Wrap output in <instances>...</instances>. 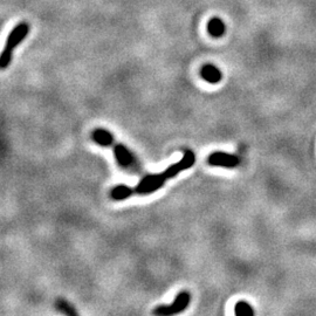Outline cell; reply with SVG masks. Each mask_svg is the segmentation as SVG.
<instances>
[{"instance_id":"obj_4","label":"cell","mask_w":316,"mask_h":316,"mask_svg":"<svg viewBox=\"0 0 316 316\" xmlns=\"http://www.w3.org/2000/svg\"><path fill=\"white\" fill-rule=\"evenodd\" d=\"M207 162L212 167H220L225 169H234L240 164V160L238 156L223 152V151H216V152L211 153L207 158Z\"/></svg>"},{"instance_id":"obj_6","label":"cell","mask_w":316,"mask_h":316,"mask_svg":"<svg viewBox=\"0 0 316 316\" xmlns=\"http://www.w3.org/2000/svg\"><path fill=\"white\" fill-rule=\"evenodd\" d=\"M200 75H202V77L206 81V82H209L211 84L219 83L221 79H223L221 70L213 65L204 66L202 70H200Z\"/></svg>"},{"instance_id":"obj_11","label":"cell","mask_w":316,"mask_h":316,"mask_svg":"<svg viewBox=\"0 0 316 316\" xmlns=\"http://www.w3.org/2000/svg\"><path fill=\"white\" fill-rule=\"evenodd\" d=\"M234 312L237 316H252L255 314L252 305L246 301H239L234 307Z\"/></svg>"},{"instance_id":"obj_9","label":"cell","mask_w":316,"mask_h":316,"mask_svg":"<svg viewBox=\"0 0 316 316\" xmlns=\"http://www.w3.org/2000/svg\"><path fill=\"white\" fill-rule=\"evenodd\" d=\"M207 31H209L210 35H212L213 38H220L226 32V27H225V24L220 19L214 18V19L210 20V23L207 24Z\"/></svg>"},{"instance_id":"obj_1","label":"cell","mask_w":316,"mask_h":316,"mask_svg":"<svg viewBox=\"0 0 316 316\" xmlns=\"http://www.w3.org/2000/svg\"><path fill=\"white\" fill-rule=\"evenodd\" d=\"M196 163V154L191 150H185L183 154L182 160L177 163L172 164L169 167L167 170H164L162 174H151L146 175L140 179L138 184L133 189V193L139 196L151 195V193L158 191L162 189L165 184V182L169 179L176 177L181 172L188 170L192 168L193 164Z\"/></svg>"},{"instance_id":"obj_8","label":"cell","mask_w":316,"mask_h":316,"mask_svg":"<svg viewBox=\"0 0 316 316\" xmlns=\"http://www.w3.org/2000/svg\"><path fill=\"white\" fill-rule=\"evenodd\" d=\"M133 195H135V193H133V189L124 184L115 186V188L110 191V197L114 200H117V202L128 199Z\"/></svg>"},{"instance_id":"obj_2","label":"cell","mask_w":316,"mask_h":316,"mask_svg":"<svg viewBox=\"0 0 316 316\" xmlns=\"http://www.w3.org/2000/svg\"><path fill=\"white\" fill-rule=\"evenodd\" d=\"M31 31V25L27 23H20L11 31L6 40L5 48L0 56V68L6 69L11 65L13 59V52L25 39L27 38L28 33Z\"/></svg>"},{"instance_id":"obj_3","label":"cell","mask_w":316,"mask_h":316,"mask_svg":"<svg viewBox=\"0 0 316 316\" xmlns=\"http://www.w3.org/2000/svg\"><path fill=\"white\" fill-rule=\"evenodd\" d=\"M190 302H191V295L189 291H182L176 296L175 301L169 305H158L152 310L153 315L158 316H170L175 314H179V312L184 311L186 308L189 307Z\"/></svg>"},{"instance_id":"obj_5","label":"cell","mask_w":316,"mask_h":316,"mask_svg":"<svg viewBox=\"0 0 316 316\" xmlns=\"http://www.w3.org/2000/svg\"><path fill=\"white\" fill-rule=\"evenodd\" d=\"M112 150H114L116 161L121 168H130L135 164V156L125 145L115 144Z\"/></svg>"},{"instance_id":"obj_7","label":"cell","mask_w":316,"mask_h":316,"mask_svg":"<svg viewBox=\"0 0 316 316\" xmlns=\"http://www.w3.org/2000/svg\"><path fill=\"white\" fill-rule=\"evenodd\" d=\"M91 138L101 146H111L114 144V135L108 130L97 128L91 132Z\"/></svg>"},{"instance_id":"obj_10","label":"cell","mask_w":316,"mask_h":316,"mask_svg":"<svg viewBox=\"0 0 316 316\" xmlns=\"http://www.w3.org/2000/svg\"><path fill=\"white\" fill-rule=\"evenodd\" d=\"M55 308L58 309L60 312H62V314H66V315H69V316L79 315V312L76 311L75 307H73V305L70 304L68 301H66L65 298L59 297L58 300L55 301Z\"/></svg>"}]
</instances>
